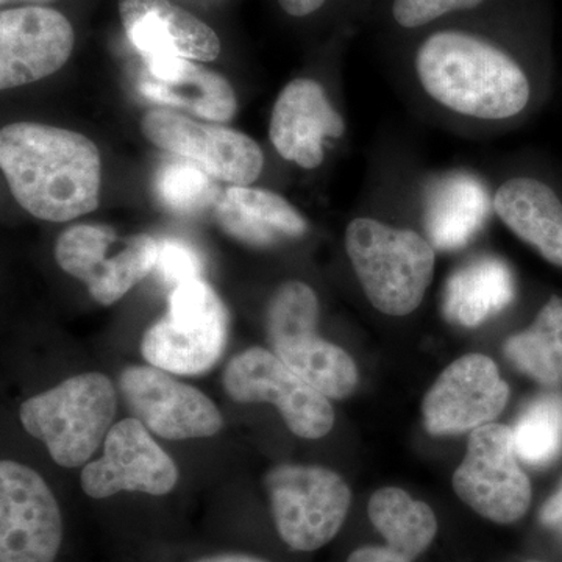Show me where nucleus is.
Masks as SVG:
<instances>
[{"label": "nucleus", "instance_id": "f257e3e1", "mask_svg": "<svg viewBox=\"0 0 562 562\" xmlns=\"http://www.w3.org/2000/svg\"><path fill=\"white\" fill-rule=\"evenodd\" d=\"M413 70L422 94L461 121L509 124L531 103L527 69L512 52L476 33H431L414 52Z\"/></svg>", "mask_w": 562, "mask_h": 562}, {"label": "nucleus", "instance_id": "f03ea898", "mask_svg": "<svg viewBox=\"0 0 562 562\" xmlns=\"http://www.w3.org/2000/svg\"><path fill=\"white\" fill-rule=\"evenodd\" d=\"M0 168L16 202L41 221L69 222L99 206L101 154L80 133L33 122L7 125Z\"/></svg>", "mask_w": 562, "mask_h": 562}, {"label": "nucleus", "instance_id": "7ed1b4c3", "mask_svg": "<svg viewBox=\"0 0 562 562\" xmlns=\"http://www.w3.org/2000/svg\"><path fill=\"white\" fill-rule=\"evenodd\" d=\"M346 251L366 297L386 316L419 308L432 281L436 247L414 228L360 216L346 228Z\"/></svg>", "mask_w": 562, "mask_h": 562}, {"label": "nucleus", "instance_id": "20e7f679", "mask_svg": "<svg viewBox=\"0 0 562 562\" xmlns=\"http://www.w3.org/2000/svg\"><path fill=\"white\" fill-rule=\"evenodd\" d=\"M116 412V387L109 376L88 372L22 403L20 419L58 465L79 468L105 442Z\"/></svg>", "mask_w": 562, "mask_h": 562}, {"label": "nucleus", "instance_id": "39448f33", "mask_svg": "<svg viewBox=\"0 0 562 562\" xmlns=\"http://www.w3.org/2000/svg\"><path fill=\"white\" fill-rule=\"evenodd\" d=\"M319 299L302 281H286L273 292L266 316L271 349L281 361L325 397H349L358 386V369L349 353L316 333Z\"/></svg>", "mask_w": 562, "mask_h": 562}, {"label": "nucleus", "instance_id": "423d86ee", "mask_svg": "<svg viewBox=\"0 0 562 562\" xmlns=\"http://www.w3.org/2000/svg\"><path fill=\"white\" fill-rule=\"evenodd\" d=\"M228 312L205 280L173 288L168 313L151 325L140 353L155 368L177 375H201L224 353Z\"/></svg>", "mask_w": 562, "mask_h": 562}, {"label": "nucleus", "instance_id": "0eeeda50", "mask_svg": "<svg viewBox=\"0 0 562 562\" xmlns=\"http://www.w3.org/2000/svg\"><path fill=\"white\" fill-rule=\"evenodd\" d=\"M266 491L281 541L314 552L338 535L351 503L349 484L321 465L280 464L266 473Z\"/></svg>", "mask_w": 562, "mask_h": 562}, {"label": "nucleus", "instance_id": "6e6552de", "mask_svg": "<svg viewBox=\"0 0 562 562\" xmlns=\"http://www.w3.org/2000/svg\"><path fill=\"white\" fill-rule=\"evenodd\" d=\"M158 239L149 235L121 236L103 225H74L55 244L58 266L83 281L103 306L120 302L154 271Z\"/></svg>", "mask_w": 562, "mask_h": 562}, {"label": "nucleus", "instance_id": "1a4fd4ad", "mask_svg": "<svg viewBox=\"0 0 562 562\" xmlns=\"http://www.w3.org/2000/svg\"><path fill=\"white\" fill-rule=\"evenodd\" d=\"M222 383L236 403H272L299 438H324L335 424L328 397L272 350L251 347L236 355L225 368Z\"/></svg>", "mask_w": 562, "mask_h": 562}, {"label": "nucleus", "instance_id": "9d476101", "mask_svg": "<svg viewBox=\"0 0 562 562\" xmlns=\"http://www.w3.org/2000/svg\"><path fill=\"white\" fill-rule=\"evenodd\" d=\"M513 430L501 424L475 428L453 475V490L492 522L513 524L530 508L531 483L517 462Z\"/></svg>", "mask_w": 562, "mask_h": 562}, {"label": "nucleus", "instance_id": "9b49d317", "mask_svg": "<svg viewBox=\"0 0 562 562\" xmlns=\"http://www.w3.org/2000/svg\"><path fill=\"white\" fill-rule=\"evenodd\" d=\"M63 519L43 476L21 462H0V562H54Z\"/></svg>", "mask_w": 562, "mask_h": 562}, {"label": "nucleus", "instance_id": "f8f14e48", "mask_svg": "<svg viewBox=\"0 0 562 562\" xmlns=\"http://www.w3.org/2000/svg\"><path fill=\"white\" fill-rule=\"evenodd\" d=\"M147 139L205 169L210 176L249 187L260 177L265 155L250 136L222 125L203 124L173 110H151L140 122Z\"/></svg>", "mask_w": 562, "mask_h": 562}, {"label": "nucleus", "instance_id": "ddd939ff", "mask_svg": "<svg viewBox=\"0 0 562 562\" xmlns=\"http://www.w3.org/2000/svg\"><path fill=\"white\" fill-rule=\"evenodd\" d=\"M120 391L133 417L162 439L210 438L224 427L210 397L155 366L124 369Z\"/></svg>", "mask_w": 562, "mask_h": 562}, {"label": "nucleus", "instance_id": "4468645a", "mask_svg": "<svg viewBox=\"0 0 562 562\" xmlns=\"http://www.w3.org/2000/svg\"><path fill=\"white\" fill-rule=\"evenodd\" d=\"M177 482L176 462L135 417L111 427L102 457L85 464L80 475L81 490L98 501L122 491L166 495Z\"/></svg>", "mask_w": 562, "mask_h": 562}, {"label": "nucleus", "instance_id": "2eb2a0df", "mask_svg": "<svg viewBox=\"0 0 562 562\" xmlns=\"http://www.w3.org/2000/svg\"><path fill=\"white\" fill-rule=\"evenodd\" d=\"M508 398V383L494 360L482 353L464 355L439 375L425 395V427L438 436L473 431L492 424Z\"/></svg>", "mask_w": 562, "mask_h": 562}, {"label": "nucleus", "instance_id": "dca6fc26", "mask_svg": "<svg viewBox=\"0 0 562 562\" xmlns=\"http://www.w3.org/2000/svg\"><path fill=\"white\" fill-rule=\"evenodd\" d=\"M76 35L60 11L22 7L0 13V88L24 87L60 70Z\"/></svg>", "mask_w": 562, "mask_h": 562}, {"label": "nucleus", "instance_id": "f3484780", "mask_svg": "<svg viewBox=\"0 0 562 562\" xmlns=\"http://www.w3.org/2000/svg\"><path fill=\"white\" fill-rule=\"evenodd\" d=\"M346 121L319 81L299 77L281 90L273 105L269 136L281 158L302 169L319 168L325 143L342 138Z\"/></svg>", "mask_w": 562, "mask_h": 562}, {"label": "nucleus", "instance_id": "a211bd4d", "mask_svg": "<svg viewBox=\"0 0 562 562\" xmlns=\"http://www.w3.org/2000/svg\"><path fill=\"white\" fill-rule=\"evenodd\" d=\"M120 16L144 60L180 57L213 61L220 57L216 32L169 0H120Z\"/></svg>", "mask_w": 562, "mask_h": 562}, {"label": "nucleus", "instance_id": "6ab92c4d", "mask_svg": "<svg viewBox=\"0 0 562 562\" xmlns=\"http://www.w3.org/2000/svg\"><path fill=\"white\" fill-rule=\"evenodd\" d=\"M138 88L151 102L190 111L203 120L228 122L238 110L227 79L187 58L144 60Z\"/></svg>", "mask_w": 562, "mask_h": 562}, {"label": "nucleus", "instance_id": "aec40b11", "mask_svg": "<svg viewBox=\"0 0 562 562\" xmlns=\"http://www.w3.org/2000/svg\"><path fill=\"white\" fill-rule=\"evenodd\" d=\"M492 209L516 238L562 268V201L550 184L531 176L508 177L495 190Z\"/></svg>", "mask_w": 562, "mask_h": 562}, {"label": "nucleus", "instance_id": "412c9836", "mask_svg": "<svg viewBox=\"0 0 562 562\" xmlns=\"http://www.w3.org/2000/svg\"><path fill=\"white\" fill-rule=\"evenodd\" d=\"M222 231L247 246L272 247L302 238L308 222L301 211L276 192L231 187L216 202Z\"/></svg>", "mask_w": 562, "mask_h": 562}, {"label": "nucleus", "instance_id": "4be33fe9", "mask_svg": "<svg viewBox=\"0 0 562 562\" xmlns=\"http://www.w3.org/2000/svg\"><path fill=\"white\" fill-rule=\"evenodd\" d=\"M509 269L494 258H482L460 269L447 284L443 310L450 321L462 327L482 325L513 301Z\"/></svg>", "mask_w": 562, "mask_h": 562}, {"label": "nucleus", "instance_id": "5701e85b", "mask_svg": "<svg viewBox=\"0 0 562 562\" xmlns=\"http://www.w3.org/2000/svg\"><path fill=\"white\" fill-rule=\"evenodd\" d=\"M368 512L387 547L412 562L430 547L438 531V520L430 506L414 501L398 487L376 491L369 501Z\"/></svg>", "mask_w": 562, "mask_h": 562}, {"label": "nucleus", "instance_id": "b1692460", "mask_svg": "<svg viewBox=\"0 0 562 562\" xmlns=\"http://www.w3.org/2000/svg\"><path fill=\"white\" fill-rule=\"evenodd\" d=\"M509 361L543 386L562 383V297L553 295L535 322L505 342Z\"/></svg>", "mask_w": 562, "mask_h": 562}, {"label": "nucleus", "instance_id": "393cba45", "mask_svg": "<svg viewBox=\"0 0 562 562\" xmlns=\"http://www.w3.org/2000/svg\"><path fill=\"white\" fill-rule=\"evenodd\" d=\"M519 458L532 465L550 464L562 452V395L536 398L512 428Z\"/></svg>", "mask_w": 562, "mask_h": 562}, {"label": "nucleus", "instance_id": "a878e982", "mask_svg": "<svg viewBox=\"0 0 562 562\" xmlns=\"http://www.w3.org/2000/svg\"><path fill=\"white\" fill-rule=\"evenodd\" d=\"M154 188L162 209L177 214L198 213L220 199L210 173L194 161L166 162Z\"/></svg>", "mask_w": 562, "mask_h": 562}, {"label": "nucleus", "instance_id": "bb28decb", "mask_svg": "<svg viewBox=\"0 0 562 562\" xmlns=\"http://www.w3.org/2000/svg\"><path fill=\"white\" fill-rule=\"evenodd\" d=\"M202 258L190 244L180 239H158L154 271L168 286H180L188 281L202 279Z\"/></svg>", "mask_w": 562, "mask_h": 562}, {"label": "nucleus", "instance_id": "cd10ccee", "mask_svg": "<svg viewBox=\"0 0 562 562\" xmlns=\"http://www.w3.org/2000/svg\"><path fill=\"white\" fill-rule=\"evenodd\" d=\"M486 0H392V18L405 31L427 27L449 14L479 9Z\"/></svg>", "mask_w": 562, "mask_h": 562}, {"label": "nucleus", "instance_id": "c85d7f7f", "mask_svg": "<svg viewBox=\"0 0 562 562\" xmlns=\"http://www.w3.org/2000/svg\"><path fill=\"white\" fill-rule=\"evenodd\" d=\"M347 562H412L387 546H368L355 550Z\"/></svg>", "mask_w": 562, "mask_h": 562}, {"label": "nucleus", "instance_id": "c756f323", "mask_svg": "<svg viewBox=\"0 0 562 562\" xmlns=\"http://www.w3.org/2000/svg\"><path fill=\"white\" fill-rule=\"evenodd\" d=\"M541 522L549 528H561L562 530V483L560 490L554 492L552 497L542 506Z\"/></svg>", "mask_w": 562, "mask_h": 562}, {"label": "nucleus", "instance_id": "7c9ffc66", "mask_svg": "<svg viewBox=\"0 0 562 562\" xmlns=\"http://www.w3.org/2000/svg\"><path fill=\"white\" fill-rule=\"evenodd\" d=\"M324 3L325 0H279L281 10L294 18L310 16L321 10Z\"/></svg>", "mask_w": 562, "mask_h": 562}, {"label": "nucleus", "instance_id": "2f4dec72", "mask_svg": "<svg viewBox=\"0 0 562 562\" xmlns=\"http://www.w3.org/2000/svg\"><path fill=\"white\" fill-rule=\"evenodd\" d=\"M195 562H268L260 560L257 557H250V554L244 553H222L214 554V557L202 558V560Z\"/></svg>", "mask_w": 562, "mask_h": 562}, {"label": "nucleus", "instance_id": "473e14b6", "mask_svg": "<svg viewBox=\"0 0 562 562\" xmlns=\"http://www.w3.org/2000/svg\"><path fill=\"white\" fill-rule=\"evenodd\" d=\"M2 3L16 2V0H0ZM25 2H50V0H25Z\"/></svg>", "mask_w": 562, "mask_h": 562}, {"label": "nucleus", "instance_id": "72a5a7b5", "mask_svg": "<svg viewBox=\"0 0 562 562\" xmlns=\"http://www.w3.org/2000/svg\"><path fill=\"white\" fill-rule=\"evenodd\" d=\"M531 562H536V561H531Z\"/></svg>", "mask_w": 562, "mask_h": 562}]
</instances>
